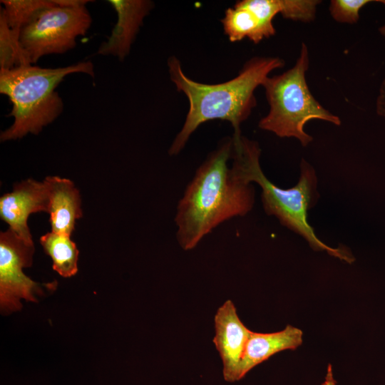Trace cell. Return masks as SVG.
Instances as JSON below:
<instances>
[{"mask_svg":"<svg viewBox=\"0 0 385 385\" xmlns=\"http://www.w3.org/2000/svg\"><path fill=\"white\" fill-rule=\"evenodd\" d=\"M40 243L61 276L71 277L77 273L79 252L70 235L51 231L41 237Z\"/></svg>","mask_w":385,"mask_h":385,"instance_id":"5bb4252c","label":"cell"},{"mask_svg":"<svg viewBox=\"0 0 385 385\" xmlns=\"http://www.w3.org/2000/svg\"><path fill=\"white\" fill-rule=\"evenodd\" d=\"M43 181L48 193V213L51 231L71 236L76 221L83 216L79 190L67 178L48 176Z\"/></svg>","mask_w":385,"mask_h":385,"instance_id":"8fae6325","label":"cell"},{"mask_svg":"<svg viewBox=\"0 0 385 385\" xmlns=\"http://www.w3.org/2000/svg\"><path fill=\"white\" fill-rule=\"evenodd\" d=\"M232 138L233 155L247 180L256 183L261 188L262 202L267 215L275 216L282 225L302 236L314 250L326 251L348 263L354 262L346 248H332L321 241L308 222V210L319 198L314 168L302 159L297 184L291 188H280L267 178L261 168L258 143L243 136L241 131L234 132Z\"/></svg>","mask_w":385,"mask_h":385,"instance_id":"3957f363","label":"cell"},{"mask_svg":"<svg viewBox=\"0 0 385 385\" xmlns=\"http://www.w3.org/2000/svg\"><path fill=\"white\" fill-rule=\"evenodd\" d=\"M19 36L20 33L9 27L0 11V70L32 65L21 46Z\"/></svg>","mask_w":385,"mask_h":385,"instance_id":"2e32d148","label":"cell"},{"mask_svg":"<svg viewBox=\"0 0 385 385\" xmlns=\"http://www.w3.org/2000/svg\"><path fill=\"white\" fill-rule=\"evenodd\" d=\"M1 11L9 27L18 33L43 10L58 5L55 0H1Z\"/></svg>","mask_w":385,"mask_h":385,"instance_id":"9a60e30c","label":"cell"},{"mask_svg":"<svg viewBox=\"0 0 385 385\" xmlns=\"http://www.w3.org/2000/svg\"><path fill=\"white\" fill-rule=\"evenodd\" d=\"M213 343L223 364L222 374L227 382L240 380V367L252 331L242 322L231 300L225 301L215 315Z\"/></svg>","mask_w":385,"mask_h":385,"instance_id":"ba28073f","label":"cell"},{"mask_svg":"<svg viewBox=\"0 0 385 385\" xmlns=\"http://www.w3.org/2000/svg\"><path fill=\"white\" fill-rule=\"evenodd\" d=\"M34 243L20 237L11 229L0 233V307L2 314L21 309V299L37 302L42 294L41 284L33 281L23 272L32 265Z\"/></svg>","mask_w":385,"mask_h":385,"instance_id":"52a82bcc","label":"cell"},{"mask_svg":"<svg viewBox=\"0 0 385 385\" xmlns=\"http://www.w3.org/2000/svg\"><path fill=\"white\" fill-rule=\"evenodd\" d=\"M75 73L94 77V66L86 61L55 68L28 65L0 70V93L11 102L9 116L14 118L12 125L1 133L0 140L38 135L56 120L63 110V103L55 89L66 76Z\"/></svg>","mask_w":385,"mask_h":385,"instance_id":"277c9868","label":"cell"},{"mask_svg":"<svg viewBox=\"0 0 385 385\" xmlns=\"http://www.w3.org/2000/svg\"><path fill=\"white\" fill-rule=\"evenodd\" d=\"M284 64V61L277 57H254L246 62L234 78L220 83L206 84L185 76L180 61L171 56L168 61L170 78L177 90L187 96L189 110L168 153L178 155L194 131L208 120H227L234 131L240 130V124L256 106L255 90L262 86L271 71L283 67Z\"/></svg>","mask_w":385,"mask_h":385,"instance_id":"7a4b0ae2","label":"cell"},{"mask_svg":"<svg viewBox=\"0 0 385 385\" xmlns=\"http://www.w3.org/2000/svg\"><path fill=\"white\" fill-rule=\"evenodd\" d=\"M255 203V189L232 155L227 138L196 170L178 202L176 238L185 251L194 249L222 222L246 215Z\"/></svg>","mask_w":385,"mask_h":385,"instance_id":"6da1fadb","label":"cell"},{"mask_svg":"<svg viewBox=\"0 0 385 385\" xmlns=\"http://www.w3.org/2000/svg\"><path fill=\"white\" fill-rule=\"evenodd\" d=\"M309 63L308 48L302 43L299 56L292 68L265 80L262 86L270 111L258 124L262 130L280 138H295L302 146L313 140L304 130L309 120L319 119L336 125L341 124L339 118L325 109L311 93L305 78Z\"/></svg>","mask_w":385,"mask_h":385,"instance_id":"5b68a950","label":"cell"},{"mask_svg":"<svg viewBox=\"0 0 385 385\" xmlns=\"http://www.w3.org/2000/svg\"><path fill=\"white\" fill-rule=\"evenodd\" d=\"M379 30L380 34L385 36V25L381 26Z\"/></svg>","mask_w":385,"mask_h":385,"instance_id":"d6986e66","label":"cell"},{"mask_svg":"<svg viewBox=\"0 0 385 385\" xmlns=\"http://www.w3.org/2000/svg\"><path fill=\"white\" fill-rule=\"evenodd\" d=\"M336 384L337 381L333 378L332 365L329 364L325 381L322 384V385H336Z\"/></svg>","mask_w":385,"mask_h":385,"instance_id":"ac0fdd59","label":"cell"},{"mask_svg":"<svg viewBox=\"0 0 385 385\" xmlns=\"http://www.w3.org/2000/svg\"><path fill=\"white\" fill-rule=\"evenodd\" d=\"M92 23L86 6L47 8L20 31L19 41L31 64L42 56L63 54L76 45Z\"/></svg>","mask_w":385,"mask_h":385,"instance_id":"8992f818","label":"cell"},{"mask_svg":"<svg viewBox=\"0 0 385 385\" xmlns=\"http://www.w3.org/2000/svg\"><path fill=\"white\" fill-rule=\"evenodd\" d=\"M117 14L111 34L99 46L97 54L113 56L123 61L129 54L144 18L152 9L148 0H108Z\"/></svg>","mask_w":385,"mask_h":385,"instance_id":"30bf717a","label":"cell"},{"mask_svg":"<svg viewBox=\"0 0 385 385\" xmlns=\"http://www.w3.org/2000/svg\"><path fill=\"white\" fill-rule=\"evenodd\" d=\"M48 193L44 181L27 179L16 183L11 192L0 197V217L20 237L34 243L27 224L29 216L48 212Z\"/></svg>","mask_w":385,"mask_h":385,"instance_id":"9c48e42d","label":"cell"},{"mask_svg":"<svg viewBox=\"0 0 385 385\" xmlns=\"http://www.w3.org/2000/svg\"><path fill=\"white\" fill-rule=\"evenodd\" d=\"M221 23L225 34L231 42L247 38L254 43H258L264 38L274 35L263 25L243 0L237 1L233 7L225 11Z\"/></svg>","mask_w":385,"mask_h":385,"instance_id":"4fadbf2b","label":"cell"},{"mask_svg":"<svg viewBox=\"0 0 385 385\" xmlns=\"http://www.w3.org/2000/svg\"><path fill=\"white\" fill-rule=\"evenodd\" d=\"M371 0H332L329 11L333 19L341 23L354 24L359 19L361 9Z\"/></svg>","mask_w":385,"mask_h":385,"instance_id":"e0dca14e","label":"cell"},{"mask_svg":"<svg viewBox=\"0 0 385 385\" xmlns=\"http://www.w3.org/2000/svg\"><path fill=\"white\" fill-rule=\"evenodd\" d=\"M302 344V331L291 325L272 333L252 332L242 358L240 379L272 355L286 349L294 350Z\"/></svg>","mask_w":385,"mask_h":385,"instance_id":"7c38bea8","label":"cell"}]
</instances>
